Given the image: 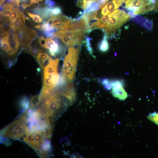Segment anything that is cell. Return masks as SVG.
I'll use <instances>...</instances> for the list:
<instances>
[{
    "mask_svg": "<svg viewBox=\"0 0 158 158\" xmlns=\"http://www.w3.org/2000/svg\"><path fill=\"white\" fill-rule=\"evenodd\" d=\"M42 102L41 108L52 127L55 121L72 103L58 91L51 95Z\"/></svg>",
    "mask_w": 158,
    "mask_h": 158,
    "instance_id": "1",
    "label": "cell"
},
{
    "mask_svg": "<svg viewBox=\"0 0 158 158\" xmlns=\"http://www.w3.org/2000/svg\"><path fill=\"white\" fill-rule=\"evenodd\" d=\"M59 59L51 58L43 69V86L40 93L42 101L59 89L60 75L58 71Z\"/></svg>",
    "mask_w": 158,
    "mask_h": 158,
    "instance_id": "2",
    "label": "cell"
},
{
    "mask_svg": "<svg viewBox=\"0 0 158 158\" xmlns=\"http://www.w3.org/2000/svg\"><path fill=\"white\" fill-rule=\"evenodd\" d=\"M26 114L19 118L5 127L1 130V133L4 137L16 140H20L28 132L29 128L27 126L28 121Z\"/></svg>",
    "mask_w": 158,
    "mask_h": 158,
    "instance_id": "3",
    "label": "cell"
},
{
    "mask_svg": "<svg viewBox=\"0 0 158 158\" xmlns=\"http://www.w3.org/2000/svg\"><path fill=\"white\" fill-rule=\"evenodd\" d=\"M109 18L107 28L103 32L107 37L111 36L130 18V16L124 11L116 9L109 13Z\"/></svg>",
    "mask_w": 158,
    "mask_h": 158,
    "instance_id": "4",
    "label": "cell"
},
{
    "mask_svg": "<svg viewBox=\"0 0 158 158\" xmlns=\"http://www.w3.org/2000/svg\"><path fill=\"white\" fill-rule=\"evenodd\" d=\"M79 48L71 47L64 60L62 71H67L75 73L79 55Z\"/></svg>",
    "mask_w": 158,
    "mask_h": 158,
    "instance_id": "5",
    "label": "cell"
},
{
    "mask_svg": "<svg viewBox=\"0 0 158 158\" xmlns=\"http://www.w3.org/2000/svg\"><path fill=\"white\" fill-rule=\"evenodd\" d=\"M74 19L70 18L61 13L53 15L48 20L47 22L56 29H72Z\"/></svg>",
    "mask_w": 158,
    "mask_h": 158,
    "instance_id": "6",
    "label": "cell"
},
{
    "mask_svg": "<svg viewBox=\"0 0 158 158\" xmlns=\"http://www.w3.org/2000/svg\"><path fill=\"white\" fill-rule=\"evenodd\" d=\"M148 0H126L125 7L133 15L145 13Z\"/></svg>",
    "mask_w": 158,
    "mask_h": 158,
    "instance_id": "7",
    "label": "cell"
},
{
    "mask_svg": "<svg viewBox=\"0 0 158 158\" xmlns=\"http://www.w3.org/2000/svg\"><path fill=\"white\" fill-rule=\"evenodd\" d=\"M22 31L23 36L21 39L22 44L23 48L28 49L32 41L37 37V35L34 30L29 29L26 27Z\"/></svg>",
    "mask_w": 158,
    "mask_h": 158,
    "instance_id": "8",
    "label": "cell"
},
{
    "mask_svg": "<svg viewBox=\"0 0 158 158\" xmlns=\"http://www.w3.org/2000/svg\"><path fill=\"white\" fill-rule=\"evenodd\" d=\"M60 92L63 96L72 103L74 101L76 96V93L73 84L68 83L61 88Z\"/></svg>",
    "mask_w": 158,
    "mask_h": 158,
    "instance_id": "9",
    "label": "cell"
},
{
    "mask_svg": "<svg viewBox=\"0 0 158 158\" xmlns=\"http://www.w3.org/2000/svg\"><path fill=\"white\" fill-rule=\"evenodd\" d=\"M34 57L36 58L41 68L43 69L49 63L51 57L44 51L37 50Z\"/></svg>",
    "mask_w": 158,
    "mask_h": 158,
    "instance_id": "10",
    "label": "cell"
},
{
    "mask_svg": "<svg viewBox=\"0 0 158 158\" xmlns=\"http://www.w3.org/2000/svg\"><path fill=\"white\" fill-rule=\"evenodd\" d=\"M109 18V14L103 16L97 21L90 25L88 30L91 31L92 30L99 29L104 31L107 28Z\"/></svg>",
    "mask_w": 158,
    "mask_h": 158,
    "instance_id": "11",
    "label": "cell"
},
{
    "mask_svg": "<svg viewBox=\"0 0 158 158\" xmlns=\"http://www.w3.org/2000/svg\"><path fill=\"white\" fill-rule=\"evenodd\" d=\"M34 133L35 145L34 149L39 154L41 150L42 146L45 141V136L40 130L36 131Z\"/></svg>",
    "mask_w": 158,
    "mask_h": 158,
    "instance_id": "12",
    "label": "cell"
},
{
    "mask_svg": "<svg viewBox=\"0 0 158 158\" xmlns=\"http://www.w3.org/2000/svg\"><path fill=\"white\" fill-rule=\"evenodd\" d=\"M112 93L114 96L121 100H124L128 97L127 92L121 86L113 87Z\"/></svg>",
    "mask_w": 158,
    "mask_h": 158,
    "instance_id": "13",
    "label": "cell"
},
{
    "mask_svg": "<svg viewBox=\"0 0 158 158\" xmlns=\"http://www.w3.org/2000/svg\"><path fill=\"white\" fill-rule=\"evenodd\" d=\"M34 133L29 131L23 138V141L27 143L34 149L35 147V141Z\"/></svg>",
    "mask_w": 158,
    "mask_h": 158,
    "instance_id": "14",
    "label": "cell"
},
{
    "mask_svg": "<svg viewBox=\"0 0 158 158\" xmlns=\"http://www.w3.org/2000/svg\"><path fill=\"white\" fill-rule=\"evenodd\" d=\"M96 0H78L76 6L84 10L88 8Z\"/></svg>",
    "mask_w": 158,
    "mask_h": 158,
    "instance_id": "15",
    "label": "cell"
},
{
    "mask_svg": "<svg viewBox=\"0 0 158 158\" xmlns=\"http://www.w3.org/2000/svg\"><path fill=\"white\" fill-rule=\"evenodd\" d=\"M107 37L105 34L103 39L98 44V49L101 51L105 52L107 51L109 49V45L107 41Z\"/></svg>",
    "mask_w": 158,
    "mask_h": 158,
    "instance_id": "16",
    "label": "cell"
},
{
    "mask_svg": "<svg viewBox=\"0 0 158 158\" xmlns=\"http://www.w3.org/2000/svg\"><path fill=\"white\" fill-rule=\"evenodd\" d=\"M21 12L18 8L14 6L12 9L11 16L8 19L10 24H13L15 23Z\"/></svg>",
    "mask_w": 158,
    "mask_h": 158,
    "instance_id": "17",
    "label": "cell"
},
{
    "mask_svg": "<svg viewBox=\"0 0 158 158\" xmlns=\"http://www.w3.org/2000/svg\"><path fill=\"white\" fill-rule=\"evenodd\" d=\"M41 102L40 96L36 95L33 97L31 99L30 101V109H32L34 107L38 106Z\"/></svg>",
    "mask_w": 158,
    "mask_h": 158,
    "instance_id": "18",
    "label": "cell"
},
{
    "mask_svg": "<svg viewBox=\"0 0 158 158\" xmlns=\"http://www.w3.org/2000/svg\"><path fill=\"white\" fill-rule=\"evenodd\" d=\"M42 130L45 137L47 139H50L51 136L52 131V127L48 126L43 128Z\"/></svg>",
    "mask_w": 158,
    "mask_h": 158,
    "instance_id": "19",
    "label": "cell"
},
{
    "mask_svg": "<svg viewBox=\"0 0 158 158\" xmlns=\"http://www.w3.org/2000/svg\"><path fill=\"white\" fill-rule=\"evenodd\" d=\"M147 118L158 125V112H154L147 116Z\"/></svg>",
    "mask_w": 158,
    "mask_h": 158,
    "instance_id": "20",
    "label": "cell"
},
{
    "mask_svg": "<svg viewBox=\"0 0 158 158\" xmlns=\"http://www.w3.org/2000/svg\"><path fill=\"white\" fill-rule=\"evenodd\" d=\"M90 40L91 39L89 37H87L86 38L85 42V46L90 54L93 57L95 58L93 54V51L91 45Z\"/></svg>",
    "mask_w": 158,
    "mask_h": 158,
    "instance_id": "21",
    "label": "cell"
},
{
    "mask_svg": "<svg viewBox=\"0 0 158 158\" xmlns=\"http://www.w3.org/2000/svg\"><path fill=\"white\" fill-rule=\"evenodd\" d=\"M101 83L104 86L105 88L107 90H109L112 88V81L105 78L103 79L101 81Z\"/></svg>",
    "mask_w": 158,
    "mask_h": 158,
    "instance_id": "22",
    "label": "cell"
},
{
    "mask_svg": "<svg viewBox=\"0 0 158 158\" xmlns=\"http://www.w3.org/2000/svg\"><path fill=\"white\" fill-rule=\"evenodd\" d=\"M27 13L35 22L40 23L42 22V18L39 16L37 15L33 14L28 12H27Z\"/></svg>",
    "mask_w": 158,
    "mask_h": 158,
    "instance_id": "23",
    "label": "cell"
},
{
    "mask_svg": "<svg viewBox=\"0 0 158 158\" xmlns=\"http://www.w3.org/2000/svg\"><path fill=\"white\" fill-rule=\"evenodd\" d=\"M52 26L47 22L44 23L42 25L40 29L44 32L54 29Z\"/></svg>",
    "mask_w": 158,
    "mask_h": 158,
    "instance_id": "24",
    "label": "cell"
},
{
    "mask_svg": "<svg viewBox=\"0 0 158 158\" xmlns=\"http://www.w3.org/2000/svg\"><path fill=\"white\" fill-rule=\"evenodd\" d=\"M99 8L97 4L95 2H93L90 7L87 9L85 10L84 12H88L99 10Z\"/></svg>",
    "mask_w": 158,
    "mask_h": 158,
    "instance_id": "25",
    "label": "cell"
},
{
    "mask_svg": "<svg viewBox=\"0 0 158 158\" xmlns=\"http://www.w3.org/2000/svg\"><path fill=\"white\" fill-rule=\"evenodd\" d=\"M21 107L25 109H26L29 107L30 102L27 98L22 99L20 103Z\"/></svg>",
    "mask_w": 158,
    "mask_h": 158,
    "instance_id": "26",
    "label": "cell"
},
{
    "mask_svg": "<svg viewBox=\"0 0 158 158\" xmlns=\"http://www.w3.org/2000/svg\"><path fill=\"white\" fill-rule=\"evenodd\" d=\"M106 5L109 13L113 11L116 9L115 5L113 1L109 2Z\"/></svg>",
    "mask_w": 158,
    "mask_h": 158,
    "instance_id": "27",
    "label": "cell"
},
{
    "mask_svg": "<svg viewBox=\"0 0 158 158\" xmlns=\"http://www.w3.org/2000/svg\"><path fill=\"white\" fill-rule=\"evenodd\" d=\"M51 13L53 15L56 16L61 13V8L58 6H56L51 9Z\"/></svg>",
    "mask_w": 158,
    "mask_h": 158,
    "instance_id": "28",
    "label": "cell"
},
{
    "mask_svg": "<svg viewBox=\"0 0 158 158\" xmlns=\"http://www.w3.org/2000/svg\"><path fill=\"white\" fill-rule=\"evenodd\" d=\"M109 0H96L95 1L99 8H102L108 2Z\"/></svg>",
    "mask_w": 158,
    "mask_h": 158,
    "instance_id": "29",
    "label": "cell"
},
{
    "mask_svg": "<svg viewBox=\"0 0 158 158\" xmlns=\"http://www.w3.org/2000/svg\"><path fill=\"white\" fill-rule=\"evenodd\" d=\"M46 41V38L43 36H41L39 37L38 39L40 47L42 48H44Z\"/></svg>",
    "mask_w": 158,
    "mask_h": 158,
    "instance_id": "30",
    "label": "cell"
},
{
    "mask_svg": "<svg viewBox=\"0 0 158 158\" xmlns=\"http://www.w3.org/2000/svg\"><path fill=\"white\" fill-rule=\"evenodd\" d=\"M126 0H113V1L114 3L116 9L118 8L121 4H123Z\"/></svg>",
    "mask_w": 158,
    "mask_h": 158,
    "instance_id": "31",
    "label": "cell"
},
{
    "mask_svg": "<svg viewBox=\"0 0 158 158\" xmlns=\"http://www.w3.org/2000/svg\"><path fill=\"white\" fill-rule=\"evenodd\" d=\"M101 13L102 15L103 16H105L109 13L106 5L102 8Z\"/></svg>",
    "mask_w": 158,
    "mask_h": 158,
    "instance_id": "32",
    "label": "cell"
},
{
    "mask_svg": "<svg viewBox=\"0 0 158 158\" xmlns=\"http://www.w3.org/2000/svg\"><path fill=\"white\" fill-rule=\"evenodd\" d=\"M12 2L18 6H19V3H20V0H12Z\"/></svg>",
    "mask_w": 158,
    "mask_h": 158,
    "instance_id": "33",
    "label": "cell"
},
{
    "mask_svg": "<svg viewBox=\"0 0 158 158\" xmlns=\"http://www.w3.org/2000/svg\"><path fill=\"white\" fill-rule=\"evenodd\" d=\"M30 6V5L28 4H24L22 5V6L23 8L25 9Z\"/></svg>",
    "mask_w": 158,
    "mask_h": 158,
    "instance_id": "34",
    "label": "cell"
},
{
    "mask_svg": "<svg viewBox=\"0 0 158 158\" xmlns=\"http://www.w3.org/2000/svg\"><path fill=\"white\" fill-rule=\"evenodd\" d=\"M42 25V24H38L35 25V27L37 29H40Z\"/></svg>",
    "mask_w": 158,
    "mask_h": 158,
    "instance_id": "35",
    "label": "cell"
},
{
    "mask_svg": "<svg viewBox=\"0 0 158 158\" xmlns=\"http://www.w3.org/2000/svg\"><path fill=\"white\" fill-rule=\"evenodd\" d=\"M29 3L30 5H33L35 3H36L34 0H30Z\"/></svg>",
    "mask_w": 158,
    "mask_h": 158,
    "instance_id": "36",
    "label": "cell"
},
{
    "mask_svg": "<svg viewBox=\"0 0 158 158\" xmlns=\"http://www.w3.org/2000/svg\"><path fill=\"white\" fill-rule=\"evenodd\" d=\"M6 0H0V6H1L2 4Z\"/></svg>",
    "mask_w": 158,
    "mask_h": 158,
    "instance_id": "37",
    "label": "cell"
},
{
    "mask_svg": "<svg viewBox=\"0 0 158 158\" xmlns=\"http://www.w3.org/2000/svg\"><path fill=\"white\" fill-rule=\"evenodd\" d=\"M21 0L22 1H26V0Z\"/></svg>",
    "mask_w": 158,
    "mask_h": 158,
    "instance_id": "38",
    "label": "cell"
},
{
    "mask_svg": "<svg viewBox=\"0 0 158 158\" xmlns=\"http://www.w3.org/2000/svg\"></svg>",
    "mask_w": 158,
    "mask_h": 158,
    "instance_id": "39",
    "label": "cell"
}]
</instances>
